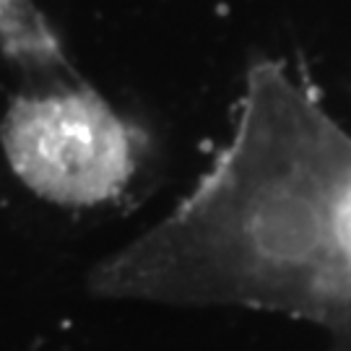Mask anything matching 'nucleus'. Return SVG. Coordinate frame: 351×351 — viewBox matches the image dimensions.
Returning <instances> with one entry per match:
<instances>
[{
  "instance_id": "1",
  "label": "nucleus",
  "mask_w": 351,
  "mask_h": 351,
  "mask_svg": "<svg viewBox=\"0 0 351 351\" xmlns=\"http://www.w3.org/2000/svg\"><path fill=\"white\" fill-rule=\"evenodd\" d=\"M101 300L255 310L351 351V133L281 63L252 65L234 130L188 195L88 281Z\"/></svg>"
},
{
  "instance_id": "2",
  "label": "nucleus",
  "mask_w": 351,
  "mask_h": 351,
  "mask_svg": "<svg viewBox=\"0 0 351 351\" xmlns=\"http://www.w3.org/2000/svg\"><path fill=\"white\" fill-rule=\"evenodd\" d=\"M13 175L37 198L68 208L104 206L136 177V128L86 86L55 84L19 94L0 123Z\"/></svg>"
}]
</instances>
